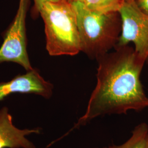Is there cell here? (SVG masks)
Returning <instances> with one entry per match:
<instances>
[{
	"mask_svg": "<svg viewBox=\"0 0 148 148\" xmlns=\"http://www.w3.org/2000/svg\"><path fill=\"white\" fill-rule=\"evenodd\" d=\"M32 133L39 134V128L20 130L13 125L8 109H0V148H36L25 137Z\"/></svg>",
	"mask_w": 148,
	"mask_h": 148,
	"instance_id": "7",
	"label": "cell"
},
{
	"mask_svg": "<svg viewBox=\"0 0 148 148\" xmlns=\"http://www.w3.org/2000/svg\"><path fill=\"white\" fill-rule=\"evenodd\" d=\"M53 88V85L33 69L10 81L0 82V101L13 93H34L48 99L52 95Z\"/></svg>",
	"mask_w": 148,
	"mask_h": 148,
	"instance_id": "6",
	"label": "cell"
},
{
	"mask_svg": "<svg viewBox=\"0 0 148 148\" xmlns=\"http://www.w3.org/2000/svg\"><path fill=\"white\" fill-rule=\"evenodd\" d=\"M130 1V0H125V1Z\"/></svg>",
	"mask_w": 148,
	"mask_h": 148,
	"instance_id": "15",
	"label": "cell"
},
{
	"mask_svg": "<svg viewBox=\"0 0 148 148\" xmlns=\"http://www.w3.org/2000/svg\"><path fill=\"white\" fill-rule=\"evenodd\" d=\"M73 5L77 18L81 51L90 58L98 60L116 47L122 31L119 12L93 11L83 2Z\"/></svg>",
	"mask_w": 148,
	"mask_h": 148,
	"instance_id": "2",
	"label": "cell"
},
{
	"mask_svg": "<svg viewBox=\"0 0 148 148\" xmlns=\"http://www.w3.org/2000/svg\"><path fill=\"white\" fill-rule=\"evenodd\" d=\"M136 1L140 10L148 14V0H136Z\"/></svg>",
	"mask_w": 148,
	"mask_h": 148,
	"instance_id": "11",
	"label": "cell"
},
{
	"mask_svg": "<svg viewBox=\"0 0 148 148\" xmlns=\"http://www.w3.org/2000/svg\"><path fill=\"white\" fill-rule=\"evenodd\" d=\"M119 12L121 18L122 31L117 46L133 43L135 51L147 62L148 14L140 10L136 0L125 1Z\"/></svg>",
	"mask_w": 148,
	"mask_h": 148,
	"instance_id": "4",
	"label": "cell"
},
{
	"mask_svg": "<svg viewBox=\"0 0 148 148\" xmlns=\"http://www.w3.org/2000/svg\"><path fill=\"white\" fill-rule=\"evenodd\" d=\"M34 2V6L33 8V12L34 15H37L40 13V11L43 5L47 2H54L59 0H33Z\"/></svg>",
	"mask_w": 148,
	"mask_h": 148,
	"instance_id": "10",
	"label": "cell"
},
{
	"mask_svg": "<svg viewBox=\"0 0 148 148\" xmlns=\"http://www.w3.org/2000/svg\"><path fill=\"white\" fill-rule=\"evenodd\" d=\"M132 136L120 145H113L112 148H144L146 137L148 134V125L145 122L140 123L134 128Z\"/></svg>",
	"mask_w": 148,
	"mask_h": 148,
	"instance_id": "8",
	"label": "cell"
},
{
	"mask_svg": "<svg viewBox=\"0 0 148 148\" xmlns=\"http://www.w3.org/2000/svg\"><path fill=\"white\" fill-rule=\"evenodd\" d=\"M111 148V147H109V148H107V147H106V148Z\"/></svg>",
	"mask_w": 148,
	"mask_h": 148,
	"instance_id": "14",
	"label": "cell"
},
{
	"mask_svg": "<svg viewBox=\"0 0 148 148\" xmlns=\"http://www.w3.org/2000/svg\"><path fill=\"white\" fill-rule=\"evenodd\" d=\"M83 2L91 10L106 13L119 12L125 0H84Z\"/></svg>",
	"mask_w": 148,
	"mask_h": 148,
	"instance_id": "9",
	"label": "cell"
},
{
	"mask_svg": "<svg viewBox=\"0 0 148 148\" xmlns=\"http://www.w3.org/2000/svg\"><path fill=\"white\" fill-rule=\"evenodd\" d=\"M30 0H20L14 21L6 32L0 48V64L12 62L19 64L27 71L33 70L27 51L25 18Z\"/></svg>",
	"mask_w": 148,
	"mask_h": 148,
	"instance_id": "5",
	"label": "cell"
},
{
	"mask_svg": "<svg viewBox=\"0 0 148 148\" xmlns=\"http://www.w3.org/2000/svg\"><path fill=\"white\" fill-rule=\"evenodd\" d=\"M114 49L97 60V85L84 115L75 128L97 117L141 111L148 107V97L140 79L146 61L128 45L117 46Z\"/></svg>",
	"mask_w": 148,
	"mask_h": 148,
	"instance_id": "1",
	"label": "cell"
},
{
	"mask_svg": "<svg viewBox=\"0 0 148 148\" xmlns=\"http://www.w3.org/2000/svg\"><path fill=\"white\" fill-rule=\"evenodd\" d=\"M40 14L45 23L49 55L75 56L81 52L79 32L73 4L64 0L47 2Z\"/></svg>",
	"mask_w": 148,
	"mask_h": 148,
	"instance_id": "3",
	"label": "cell"
},
{
	"mask_svg": "<svg viewBox=\"0 0 148 148\" xmlns=\"http://www.w3.org/2000/svg\"><path fill=\"white\" fill-rule=\"evenodd\" d=\"M68 2H69L71 4H73L75 2H83L84 0H64Z\"/></svg>",
	"mask_w": 148,
	"mask_h": 148,
	"instance_id": "12",
	"label": "cell"
},
{
	"mask_svg": "<svg viewBox=\"0 0 148 148\" xmlns=\"http://www.w3.org/2000/svg\"><path fill=\"white\" fill-rule=\"evenodd\" d=\"M144 148H148V134L146 137V139H145V144H144Z\"/></svg>",
	"mask_w": 148,
	"mask_h": 148,
	"instance_id": "13",
	"label": "cell"
}]
</instances>
